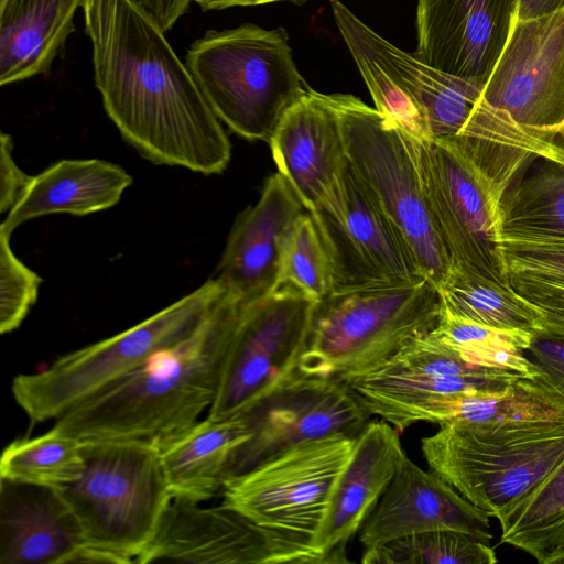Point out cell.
I'll list each match as a JSON object with an SVG mask.
<instances>
[{
	"label": "cell",
	"instance_id": "obj_11",
	"mask_svg": "<svg viewBox=\"0 0 564 564\" xmlns=\"http://www.w3.org/2000/svg\"><path fill=\"white\" fill-rule=\"evenodd\" d=\"M427 199L453 267L509 285L500 186L453 141L421 142Z\"/></svg>",
	"mask_w": 564,
	"mask_h": 564
},
{
	"label": "cell",
	"instance_id": "obj_29",
	"mask_svg": "<svg viewBox=\"0 0 564 564\" xmlns=\"http://www.w3.org/2000/svg\"><path fill=\"white\" fill-rule=\"evenodd\" d=\"M84 467L82 441L52 427L10 443L1 455L0 478L64 488L82 476Z\"/></svg>",
	"mask_w": 564,
	"mask_h": 564
},
{
	"label": "cell",
	"instance_id": "obj_41",
	"mask_svg": "<svg viewBox=\"0 0 564 564\" xmlns=\"http://www.w3.org/2000/svg\"><path fill=\"white\" fill-rule=\"evenodd\" d=\"M564 9V0H519L517 21L530 20Z\"/></svg>",
	"mask_w": 564,
	"mask_h": 564
},
{
	"label": "cell",
	"instance_id": "obj_45",
	"mask_svg": "<svg viewBox=\"0 0 564 564\" xmlns=\"http://www.w3.org/2000/svg\"><path fill=\"white\" fill-rule=\"evenodd\" d=\"M3 0H0V2H2Z\"/></svg>",
	"mask_w": 564,
	"mask_h": 564
},
{
	"label": "cell",
	"instance_id": "obj_8",
	"mask_svg": "<svg viewBox=\"0 0 564 564\" xmlns=\"http://www.w3.org/2000/svg\"><path fill=\"white\" fill-rule=\"evenodd\" d=\"M325 98L337 115L348 163L401 234L422 276L438 288L452 261L427 199L421 141L358 97Z\"/></svg>",
	"mask_w": 564,
	"mask_h": 564
},
{
	"label": "cell",
	"instance_id": "obj_2",
	"mask_svg": "<svg viewBox=\"0 0 564 564\" xmlns=\"http://www.w3.org/2000/svg\"><path fill=\"white\" fill-rule=\"evenodd\" d=\"M248 303L225 291L192 336L73 406L53 427L79 441L161 448L212 406Z\"/></svg>",
	"mask_w": 564,
	"mask_h": 564
},
{
	"label": "cell",
	"instance_id": "obj_18",
	"mask_svg": "<svg viewBox=\"0 0 564 564\" xmlns=\"http://www.w3.org/2000/svg\"><path fill=\"white\" fill-rule=\"evenodd\" d=\"M489 519L486 511L441 477L406 457L358 538L364 550L437 530L459 531L490 543L494 535Z\"/></svg>",
	"mask_w": 564,
	"mask_h": 564
},
{
	"label": "cell",
	"instance_id": "obj_12",
	"mask_svg": "<svg viewBox=\"0 0 564 564\" xmlns=\"http://www.w3.org/2000/svg\"><path fill=\"white\" fill-rule=\"evenodd\" d=\"M318 302L281 286L247 304L207 417L245 412L299 371Z\"/></svg>",
	"mask_w": 564,
	"mask_h": 564
},
{
	"label": "cell",
	"instance_id": "obj_38",
	"mask_svg": "<svg viewBox=\"0 0 564 564\" xmlns=\"http://www.w3.org/2000/svg\"><path fill=\"white\" fill-rule=\"evenodd\" d=\"M12 138L0 135V212H9L20 199L31 177L15 163L12 155Z\"/></svg>",
	"mask_w": 564,
	"mask_h": 564
},
{
	"label": "cell",
	"instance_id": "obj_42",
	"mask_svg": "<svg viewBox=\"0 0 564 564\" xmlns=\"http://www.w3.org/2000/svg\"><path fill=\"white\" fill-rule=\"evenodd\" d=\"M508 276L535 288L564 292V276L523 272H508Z\"/></svg>",
	"mask_w": 564,
	"mask_h": 564
},
{
	"label": "cell",
	"instance_id": "obj_1",
	"mask_svg": "<svg viewBox=\"0 0 564 564\" xmlns=\"http://www.w3.org/2000/svg\"><path fill=\"white\" fill-rule=\"evenodd\" d=\"M94 79L121 137L154 164L221 173L230 141L165 33L133 0H84Z\"/></svg>",
	"mask_w": 564,
	"mask_h": 564
},
{
	"label": "cell",
	"instance_id": "obj_5",
	"mask_svg": "<svg viewBox=\"0 0 564 564\" xmlns=\"http://www.w3.org/2000/svg\"><path fill=\"white\" fill-rule=\"evenodd\" d=\"M421 449L432 473L502 523L564 459V422H447Z\"/></svg>",
	"mask_w": 564,
	"mask_h": 564
},
{
	"label": "cell",
	"instance_id": "obj_9",
	"mask_svg": "<svg viewBox=\"0 0 564 564\" xmlns=\"http://www.w3.org/2000/svg\"><path fill=\"white\" fill-rule=\"evenodd\" d=\"M355 441L337 434L281 452L228 478L223 503L262 527L313 545Z\"/></svg>",
	"mask_w": 564,
	"mask_h": 564
},
{
	"label": "cell",
	"instance_id": "obj_32",
	"mask_svg": "<svg viewBox=\"0 0 564 564\" xmlns=\"http://www.w3.org/2000/svg\"><path fill=\"white\" fill-rule=\"evenodd\" d=\"M496 551L480 539L454 530H437L364 550V564H495Z\"/></svg>",
	"mask_w": 564,
	"mask_h": 564
},
{
	"label": "cell",
	"instance_id": "obj_10",
	"mask_svg": "<svg viewBox=\"0 0 564 564\" xmlns=\"http://www.w3.org/2000/svg\"><path fill=\"white\" fill-rule=\"evenodd\" d=\"M308 213L329 258L330 294L426 279L401 234L348 161L326 196Z\"/></svg>",
	"mask_w": 564,
	"mask_h": 564
},
{
	"label": "cell",
	"instance_id": "obj_24",
	"mask_svg": "<svg viewBox=\"0 0 564 564\" xmlns=\"http://www.w3.org/2000/svg\"><path fill=\"white\" fill-rule=\"evenodd\" d=\"M132 184L120 165L99 159H65L31 177L0 229L12 234L31 219L51 214L85 216L115 206Z\"/></svg>",
	"mask_w": 564,
	"mask_h": 564
},
{
	"label": "cell",
	"instance_id": "obj_22",
	"mask_svg": "<svg viewBox=\"0 0 564 564\" xmlns=\"http://www.w3.org/2000/svg\"><path fill=\"white\" fill-rule=\"evenodd\" d=\"M269 142L279 173L312 210L347 161L339 121L325 94L308 88L284 113Z\"/></svg>",
	"mask_w": 564,
	"mask_h": 564
},
{
	"label": "cell",
	"instance_id": "obj_28",
	"mask_svg": "<svg viewBox=\"0 0 564 564\" xmlns=\"http://www.w3.org/2000/svg\"><path fill=\"white\" fill-rule=\"evenodd\" d=\"M442 311L491 328L534 335L544 327V315L510 285L451 268L438 286Z\"/></svg>",
	"mask_w": 564,
	"mask_h": 564
},
{
	"label": "cell",
	"instance_id": "obj_4",
	"mask_svg": "<svg viewBox=\"0 0 564 564\" xmlns=\"http://www.w3.org/2000/svg\"><path fill=\"white\" fill-rule=\"evenodd\" d=\"M85 467L63 492L83 528L82 563H135L172 500L159 447L82 441Z\"/></svg>",
	"mask_w": 564,
	"mask_h": 564
},
{
	"label": "cell",
	"instance_id": "obj_3",
	"mask_svg": "<svg viewBox=\"0 0 564 564\" xmlns=\"http://www.w3.org/2000/svg\"><path fill=\"white\" fill-rule=\"evenodd\" d=\"M185 65L220 122L247 140L270 141L310 88L283 28L208 30L188 47Z\"/></svg>",
	"mask_w": 564,
	"mask_h": 564
},
{
	"label": "cell",
	"instance_id": "obj_34",
	"mask_svg": "<svg viewBox=\"0 0 564 564\" xmlns=\"http://www.w3.org/2000/svg\"><path fill=\"white\" fill-rule=\"evenodd\" d=\"M341 37L368 87L375 108L416 140H431L423 113L398 82L358 41L347 34Z\"/></svg>",
	"mask_w": 564,
	"mask_h": 564
},
{
	"label": "cell",
	"instance_id": "obj_43",
	"mask_svg": "<svg viewBox=\"0 0 564 564\" xmlns=\"http://www.w3.org/2000/svg\"><path fill=\"white\" fill-rule=\"evenodd\" d=\"M282 1L301 4L307 0H194L203 11L224 10L234 7H253Z\"/></svg>",
	"mask_w": 564,
	"mask_h": 564
},
{
	"label": "cell",
	"instance_id": "obj_14",
	"mask_svg": "<svg viewBox=\"0 0 564 564\" xmlns=\"http://www.w3.org/2000/svg\"><path fill=\"white\" fill-rule=\"evenodd\" d=\"M239 414L250 437L236 452L227 479L306 442L357 437L371 415L348 382L300 371Z\"/></svg>",
	"mask_w": 564,
	"mask_h": 564
},
{
	"label": "cell",
	"instance_id": "obj_44",
	"mask_svg": "<svg viewBox=\"0 0 564 564\" xmlns=\"http://www.w3.org/2000/svg\"><path fill=\"white\" fill-rule=\"evenodd\" d=\"M541 564H564V546L547 554Z\"/></svg>",
	"mask_w": 564,
	"mask_h": 564
},
{
	"label": "cell",
	"instance_id": "obj_25",
	"mask_svg": "<svg viewBox=\"0 0 564 564\" xmlns=\"http://www.w3.org/2000/svg\"><path fill=\"white\" fill-rule=\"evenodd\" d=\"M84 0H3L0 2V85L50 72Z\"/></svg>",
	"mask_w": 564,
	"mask_h": 564
},
{
	"label": "cell",
	"instance_id": "obj_17",
	"mask_svg": "<svg viewBox=\"0 0 564 564\" xmlns=\"http://www.w3.org/2000/svg\"><path fill=\"white\" fill-rule=\"evenodd\" d=\"M519 0H417L414 53L445 73L486 84L517 21Z\"/></svg>",
	"mask_w": 564,
	"mask_h": 564
},
{
	"label": "cell",
	"instance_id": "obj_31",
	"mask_svg": "<svg viewBox=\"0 0 564 564\" xmlns=\"http://www.w3.org/2000/svg\"><path fill=\"white\" fill-rule=\"evenodd\" d=\"M432 335L468 364L541 376L525 355L532 334L491 328L442 311Z\"/></svg>",
	"mask_w": 564,
	"mask_h": 564
},
{
	"label": "cell",
	"instance_id": "obj_35",
	"mask_svg": "<svg viewBox=\"0 0 564 564\" xmlns=\"http://www.w3.org/2000/svg\"><path fill=\"white\" fill-rule=\"evenodd\" d=\"M10 234L0 229V332L17 329L35 304L42 279L13 252Z\"/></svg>",
	"mask_w": 564,
	"mask_h": 564
},
{
	"label": "cell",
	"instance_id": "obj_6",
	"mask_svg": "<svg viewBox=\"0 0 564 564\" xmlns=\"http://www.w3.org/2000/svg\"><path fill=\"white\" fill-rule=\"evenodd\" d=\"M441 315L429 279L329 294L317 304L299 371L348 382L429 335Z\"/></svg>",
	"mask_w": 564,
	"mask_h": 564
},
{
	"label": "cell",
	"instance_id": "obj_7",
	"mask_svg": "<svg viewBox=\"0 0 564 564\" xmlns=\"http://www.w3.org/2000/svg\"><path fill=\"white\" fill-rule=\"evenodd\" d=\"M225 291L216 278L208 279L139 324L65 354L44 370L18 375L11 386L17 404L34 424L56 420L161 351L192 336Z\"/></svg>",
	"mask_w": 564,
	"mask_h": 564
},
{
	"label": "cell",
	"instance_id": "obj_40",
	"mask_svg": "<svg viewBox=\"0 0 564 564\" xmlns=\"http://www.w3.org/2000/svg\"><path fill=\"white\" fill-rule=\"evenodd\" d=\"M166 33L189 9L194 0H133Z\"/></svg>",
	"mask_w": 564,
	"mask_h": 564
},
{
	"label": "cell",
	"instance_id": "obj_36",
	"mask_svg": "<svg viewBox=\"0 0 564 564\" xmlns=\"http://www.w3.org/2000/svg\"><path fill=\"white\" fill-rule=\"evenodd\" d=\"M508 272L564 276V245L502 241Z\"/></svg>",
	"mask_w": 564,
	"mask_h": 564
},
{
	"label": "cell",
	"instance_id": "obj_19",
	"mask_svg": "<svg viewBox=\"0 0 564 564\" xmlns=\"http://www.w3.org/2000/svg\"><path fill=\"white\" fill-rule=\"evenodd\" d=\"M303 207L280 173L267 180L256 205L237 217L220 258L216 279L228 293L252 302L280 289L284 245Z\"/></svg>",
	"mask_w": 564,
	"mask_h": 564
},
{
	"label": "cell",
	"instance_id": "obj_20",
	"mask_svg": "<svg viewBox=\"0 0 564 564\" xmlns=\"http://www.w3.org/2000/svg\"><path fill=\"white\" fill-rule=\"evenodd\" d=\"M399 431L369 421L333 489L313 546L325 564L348 563L347 543L359 532L406 458Z\"/></svg>",
	"mask_w": 564,
	"mask_h": 564
},
{
	"label": "cell",
	"instance_id": "obj_33",
	"mask_svg": "<svg viewBox=\"0 0 564 564\" xmlns=\"http://www.w3.org/2000/svg\"><path fill=\"white\" fill-rule=\"evenodd\" d=\"M288 286L322 301L332 292L330 262L311 214L302 213L288 235L280 288Z\"/></svg>",
	"mask_w": 564,
	"mask_h": 564
},
{
	"label": "cell",
	"instance_id": "obj_23",
	"mask_svg": "<svg viewBox=\"0 0 564 564\" xmlns=\"http://www.w3.org/2000/svg\"><path fill=\"white\" fill-rule=\"evenodd\" d=\"M539 377H524L501 391L474 390L429 397L393 411L384 421L399 432L416 422L480 426L564 422V398Z\"/></svg>",
	"mask_w": 564,
	"mask_h": 564
},
{
	"label": "cell",
	"instance_id": "obj_15",
	"mask_svg": "<svg viewBox=\"0 0 564 564\" xmlns=\"http://www.w3.org/2000/svg\"><path fill=\"white\" fill-rule=\"evenodd\" d=\"M484 97L521 126L564 134V9L516 21Z\"/></svg>",
	"mask_w": 564,
	"mask_h": 564
},
{
	"label": "cell",
	"instance_id": "obj_30",
	"mask_svg": "<svg viewBox=\"0 0 564 564\" xmlns=\"http://www.w3.org/2000/svg\"><path fill=\"white\" fill-rule=\"evenodd\" d=\"M500 528L502 543L524 551L540 564L564 546V459Z\"/></svg>",
	"mask_w": 564,
	"mask_h": 564
},
{
	"label": "cell",
	"instance_id": "obj_26",
	"mask_svg": "<svg viewBox=\"0 0 564 564\" xmlns=\"http://www.w3.org/2000/svg\"><path fill=\"white\" fill-rule=\"evenodd\" d=\"M249 437L242 414L206 416L159 448L172 498L202 502L221 492L231 460Z\"/></svg>",
	"mask_w": 564,
	"mask_h": 564
},
{
	"label": "cell",
	"instance_id": "obj_37",
	"mask_svg": "<svg viewBox=\"0 0 564 564\" xmlns=\"http://www.w3.org/2000/svg\"><path fill=\"white\" fill-rule=\"evenodd\" d=\"M527 357L545 384L564 398V329L544 326L532 337Z\"/></svg>",
	"mask_w": 564,
	"mask_h": 564
},
{
	"label": "cell",
	"instance_id": "obj_21",
	"mask_svg": "<svg viewBox=\"0 0 564 564\" xmlns=\"http://www.w3.org/2000/svg\"><path fill=\"white\" fill-rule=\"evenodd\" d=\"M87 541L63 488L0 478V563H82Z\"/></svg>",
	"mask_w": 564,
	"mask_h": 564
},
{
	"label": "cell",
	"instance_id": "obj_16",
	"mask_svg": "<svg viewBox=\"0 0 564 564\" xmlns=\"http://www.w3.org/2000/svg\"><path fill=\"white\" fill-rule=\"evenodd\" d=\"M524 377L468 364L431 332L348 384L369 413L383 420L389 413L432 395L501 391Z\"/></svg>",
	"mask_w": 564,
	"mask_h": 564
},
{
	"label": "cell",
	"instance_id": "obj_39",
	"mask_svg": "<svg viewBox=\"0 0 564 564\" xmlns=\"http://www.w3.org/2000/svg\"><path fill=\"white\" fill-rule=\"evenodd\" d=\"M509 285L544 315V326L564 329V292L535 288L508 276Z\"/></svg>",
	"mask_w": 564,
	"mask_h": 564
},
{
	"label": "cell",
	"instance_id": "obj_27",
	"mask_svg": "<svg viewBox=\"0 0 564 564\" xmlns=\"http://www.w3.org/2000/svg\"><path fill=\"white\" fill-rule=\"evenodd\" d=\"M500 239L564 245V160L538 156L500 198Z\"/></svg>",
	"mask_w": 564,
	"mask_h": 564
},
{
	"label": "cell",
	"instance_id": "obj_13",
	"mask_svg": "<svg viewBox=\"0 0 564 564\" xmlns=\"http://www.w3.org/2000/svg\"><path fill=\"white\" fill-rule=\"evenodd\" d=\"M172 498L135 563L325 564L308 542L268 529L221 503Z\"/></svg>",
	"mask_w": 564,
	"mask_h": 564
}]
</instances>
